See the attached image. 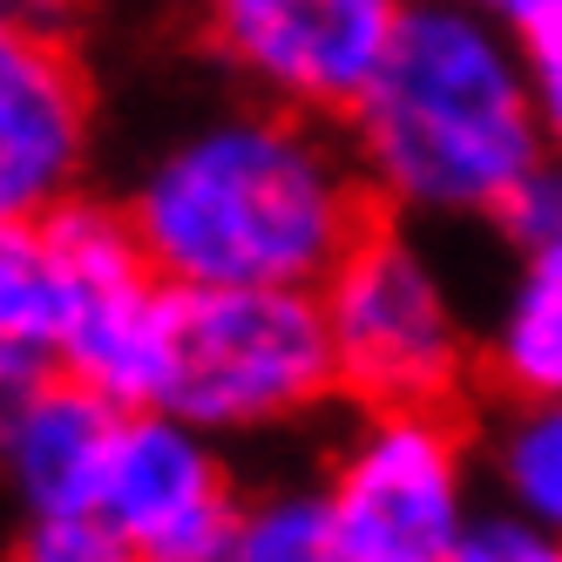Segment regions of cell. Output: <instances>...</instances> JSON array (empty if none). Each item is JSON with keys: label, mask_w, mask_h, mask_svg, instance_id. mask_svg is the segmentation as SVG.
I'll use <instances>...</instances> for the list:
<instances>
[{"label": "cell", "mask_w": 562, "mask_h": 562, "mask_svg": "<svg viewBox=\"0 0 562 562\" xmlns=\"http://www.w3.org/2000/svg\"><path fill=\"white\" fill-rule=\"evenodd\" d=\"M373 190L352 143L318 115L237 102L177 130L130 190V224L164 285H292L318 292L367 231Z\"/></svg>", "instance_id": "6da1fadb"}, {"label": "cell", "mask_w": 562, "mask_h": 562, "mask_svg": "<svg viewBox=\"0 0 562 562\" xmlns=\"http://www.w3.org/2000/svg\"><path fill=\"white\" fill-rule=\"evenodd\" d=\"M346 143L400 217L495 224L549 164L536 55L495 8L407 0L367 95L346 109Z\"/></svg>", "instance_id": "7a4b0ae2"}, {"label": "cell", "mask_w": 562, "mask_h": 562, "mask_svg": "<svg viewBox=\"0 0 562 562\" xmlns=\"http://www.w3.org/2000/svg\"><path fill=\"white\" fill-rule=\"evenodd\" d=\"M339 393L318 292L292 285H170L156 318L143 407L204 434H258L305 420Z\"/></svg>", "instance_id": "3957f363"}, {"label": "cell", "mask_w": 562, "mask_h": 562, "mask_svg": "<svg viewBox=\"0 0 562 562\" xmlns=\"http://www.w3.org/2000/svg\"><path fill=\"white\" fill-rule=\"evenodd\" d=\"M339 393L359 407H448L474 346L448 271L400 224H367L346 258L318 278Z\"/></svg>", "instance_id": "277c9868"}, {"label": "cell", "mask_w": 562, "mask_h": 562, "mask_svg": "<svg viewBox=\"0 0 562 562\" xmlns=\"http://www.w3.org/2000/svg\"><path fill=\"white\" fill-rule=\"evenodd\" d=\"M339 521L380 562H448L474 521V454L448 407H367L326 468Z\"/></svg>", "instance_id": "5b68a950"}, {"label": "cell", "mask_w": 562, "mask_h": 562, "mask_svg": "<svg viewBox=\"0 0 562 562\" xmlns=\"http://www.w3.org/2000/svg\"><path fill=\"white\" fill-rule=\"evenodd\" d=\"M204 48L258 102L346 115L367 95L407 0H190Z\"/></svg>", "instance_id": "8992f818"}, {"label": "cell", "mask_w": 562, "mask_h": 562, "mask_svg": "<svg viewBox=\"0 0 562 562\" xmlns=\"http://www.w3.org/2000/svg\"><path fill=\"white\" fill-rule=\"evenodd\" d=\"M95 95L55 8L0 0V224H27L82 196Z\"/></svg>", "instance_id": "52a82bcc"}, {"label": "cell", "mask_w": 562, "mask_h": 562, "mask_svg": "<svg viewBox=\"0 0 562 562\" xmlns=\"http://www.w3.org/2000/svg\"><path fill=\"white\" fill-rule=\"evenodd\" d=\"M48 237L68 271V326L55 346V367L102 386L123 407H143L149 359H156V318H164V278H156L143 237L123 204L68 196L48 211Z\"/></svg>", "instance_id": "ba28073f"}, {"label": "cell", "mask_w": 562, "mask_h": 562, "mask_svg": "<svg viewBox=\"0 0 562 562\" xmlns=\"http://www.w3.org/2000/svg\"><path fill=\"white\" fill-rule=\"evenodd\" d=\"M95 508L136 562H231L245 529V502L231 488L217 434L164 407L123 414Z\"/></svg>", "instance_id": "9c48e42d"}, {"label": "cell", "mask_w": 562, "mask_h": 562, "mask_svg": "<svg viewBox=\"0 0 562 562\" xmlns=\"http://www.w3.org/2000/svg\"><path fill=\"white\" fill-rule=\"evenodd\" d=\"M123 414H130L123 400H109L102 386L55 367V380L27 400L14 434L0 440V481H8V495L27 515L95 508Z\"/></svg>", "instance_id": "30bf717a"}, {"label": "cell", "mask_w": 562, "mask_h": 562, "mask_svg": "<svg viewBox=\"0 0 562 562\" xmlns=\"http://www.w3.org/2000/svg\"><path fill=\"white\" fill-rule=\"evenodd\" d=\"M481 367L508 400H562V237L515 251Z\"/></svg>", "instance_id": "8fae6325"}, {"label": "cell", "mask_w": 562, "mask_h": 562, "mask_svg": "<svg viewBox=\"0 0 562 562\" xmlns=\"http://www.w3.org/2000/svg\"><path fill=\"white\" fill-rule=\"evenodd\" d=\"M488 474L502 508L562 536V400H508L488 434Z\"/></svg>", "instance_id": "7c38bea8"}, {"label": "cell", "mask_w": 562, "mask_h": 562, "mask_svg": "<svg viewBox=\"0 0 562 562\" xmlns=\"http://www.w3.org/2000/svg\"><path fill=\"white\" fill-rule=\"evenodd\" d=\"M61 326H68V271L48 237V217L0 224V339L55 359Z\"/></svg>", "instance_id": "4fadbf2b"}, {"label": "cell", "mask_w": 562, "mask_h": 562, "mask_svg": "<svg viewBox=\"0 0 562 562\" xmlns=\"http://www.w3.org/2000/svg\"><path fill=\"white\" fill-rule=\"evenodd\" d=\"M231 562H380V555L339 521L326 481H318V488H278L245 502Z\"/></svg>", "instance_id": "5bb4252c"}, {"label": "cell", "mask_w": 562, "mask_h": 562, "mask_svg": "<svg viewBox=\"0 0 562 562\" xmlns=\"http://www.w3.org/2000/svg\"><path fill=\"white\" fill-rule=\"evenodd\" d=\"M14 562H136V555L109 529L102 508H68V515H27Z\"/></svg>", "instance_id": "9a60e30c"}, {"label": "cell", "mask_w": 562, "mask_h": 562, "mask_svg": "<svg viewBox=\"0 0 562 562\" xmlns=\"http://www.w3.org/2000/svg\"><path fill=\"white\" fill-rule=\"evenodd\" d=\"M448 562H562V536H549L542 521L515 515V508H474Z\"/></svg>", "instance_id": "2e32d148"}, {"label": "cell", "mask_w": 562, "mask_h": 562, "mask_svg": "<svg viewBox=\"0 0 562 562\" xmlns=\"http://www.w3.org/2000/svg\"><path fill=\"white\" fill-rule=\"evenodd\" d=\"M508 237H515V251H529V245H555L562 237V164L549 156V164L521 183L515 196H508V211L495 217Z\"/></svg>", "instance_id": "e0dca14e"}, {"label": "cell", "mask_w": 562, "mask_h": 562, "mask_svg": "<svg viewBox=\"0 0 562 562\" xmlns=\"http://www.w3.org/2000/svg\"><path fill=\"white\" fill-rule=\"evenodd\" d=\"M55 380V359L48 352H34V346H14V339H0V440L14 434V420L27 414V400L42 393Z\"/></svg>", "instance_id": "ac0fdd59"}, {"label": "cell", "mask_w": 562, "mask_h": 562, "mask_svg": "<svg viewBox=\"0 0 562 562\" xmlns=\"http://www.w3.org/2000/svg\"><path fill=\"white\" fill-rule=\"evenodd\" d=\"M502 14L529 55H562V0H502Z\"/></svg>", "instance_id": "d6986e66"}, {"label": "cell", "mask_w": 562, "mask_h": 562, "mask_svg": "<svg viewBox=\"0 0 562 562\" xmlns=\"http://www.w3.org/2000/svg\"><path fill=\"white\" fill-rule=\"evenodd\" d=\"M536 89H542V130H549V156L562 164V55H536Z\"/></svg>", "instance_id": "ffe728a7"}, {"label": "cell", "mask_w": 562, "mask_h": 562, "mask_svg": "<svg viewBox=\"0 0 562 562\" xmlns=\"http://www.w3.org/2000/svg\"><path fill=\"white\" fill-rule=\"evenodd\" d=\"M468 8H495V14H502V0H468Z\"/></svg>", "instance_id": "44dd1931"}, {"label": "cell", "mask_w": 562, "mask_h": 562, "mask_svg": "<svg viewBox=\"0 0 562 562\" xmlns=\"http://www.w3.org/2000/svg\"><path fill=\"white\" fill-rule=\"evenodd\" d=\"M34 8H55V0H34Z\"/></svg>", "instance_id": "7402d4cb"}]
</instances>
